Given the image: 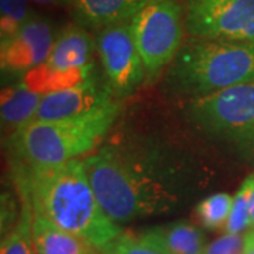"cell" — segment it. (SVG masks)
<instances>
[{
    "instance_id": "obj_1",
    "label": "cell",
    "mask_w": 254,
    "mask_h": 254,
    "mask_svg": "<svg viewBox=\"0 0 254 254\" xmlns=\"http://www.w3.org/2000/svg\"><path fill=\"white\" fill-rule=\"evenodd\" d=\"M103 210L125 225L175 209L192 184L187 160L150 138L123 136L83 158Z\"/></svg>"
},
{
    "instance_id": "obj_2",
    "label": "cell",
    "mask_w": 254,
    "mask_h": 254,
    "mask_svg": "<svg viewBox=\"0 0 254 254\" xmlns=\"http://www.w3.org/2000/svg\"><path fill=\"white\" fill-rule=\"evenodd\" d=\"M16 187L26 190L33 212L82 239L99 252L122 233L96 198L83 160H71L51 168L14 167Z\"/></svg>"
},
{
    "instance_id": "obj_3",
    "label": "cell",
    "mask_w": 254,
    "mask_h": 254,
    "mask_svg": "<svg viewBox=\"0 0 254 254\" xmlns=\"http://www.w3.org/2000/svg\"><path fill=\"white\" fill-rule=\"evenodd\" d=\"M120 105L115 100L105 108L81 116L53 122H30L10 134L9 147L14 167L23 170L51 168L103 144L116 122Z\"/></svg>"
},
{
    "instance_id": "obj_4",
    "label": "cell",
    "mask_w": 254,
    "mask_h": 254,
    "mask_svg": "<svg viewBox=\"0 0 254 254\" xmlns=\"http://www.w3.org/2000/svg\"><path fill=\"white\" fill-rule=\"evenodd\" d=\"M254 82V43L190 38L165 75V89L187 100Z\"/></svg>"
},
{
    "instance_id": "obj_5",
    "label": "cell",
    "mask_w": 254,
    "mask_h": 254,
    "mask_svg": "<svg viewBox=\"0 0 254 254\" xmlns=\"http://www.w3.org/2000/svg\"><path fill=\"white\" fill-rule=\"evenodd\" d=\"M185 113L200 134L254 165V82L188 100Z\"/></svg>"
},
{
    "instance_id": "obj_6",
    "label": "cell",
    "mask_w": 254,
    "mask_h": 254,
    "mask_svg": "<svg viewBox=\"0 0 254 254\" xmlns=\"http://www.w3.org/2000/svg\"><path fill=\"white\" fill-rule=\"evenodd\" d=\"M147 81L168 68L184 46V9L177 0H154L128 21Z\"/></svg>"
},
{
    "instance_id": "obj_7",
    "label": "cell",
    "mask_w": 254,
    "mask_h": 254,
    "mask_svg": "<svg viewBox=\"0 0 254 254\" xmlns=\"http://www.w3.org/2000/svg\"><path fill=\"white\" fill-rule=\"evenodd\" d=\"M192 38L254 43V0H182Z\"/></svg>"
},
{
    "instance_id": "obj_8",
    "label": "cell",
    "mask_w": 254,
    "mask_h": 254,
    "mask_svg": "<svg viewBox=\"0 0 254 254\" xmlns=\"http://www.w3.org/2000/svg\"><path fill=\"white\" fill-rule=\"evenodd\" d=\"M95 41L110 93L116 100L131 96L147 81V73L130 24L126 21L102 28Z\"/></svg>"
},
{
    "instance_id": "obj_9",
    "label": "cell",
    "mask_w": 254,
    "mask_h": 254,
    "mask_svg": "<svg viewBox=\"0 0 254 254\" xmlns=\"http://www.w3.org/2000/svg\"><path fill=\"white\" fill-rule=\"evenodd\" d=\"M54 41L55 31L51 21L43 16L31 14L14 34L1 38V75L23 78L46 63Z\"/></svg>"
},
{
    "instance_id": "obj_10",
    "label": "cell",
    "mask_w": 254,
    "mask_h": 254,
    "mask_svg": "<svg viewBox=\"0 0 254 254\" xmlns=\"http://www.w3.org/2000/svg\"><path fill=\"white\" fill-rule=\"evenodd\" d=\"M115 100L106 83H100L93 75L79 86L43 96L36 115L30 122H53L76 118L92 110L105 108Z\"/></svg>"
},
{
    "instance_id": "obj_11",
    "label": "cell",
    "mask_w": 254,
    "mask_h": 254,
    "mask_svg": "<svg viewBox=\"0 0 254 254\" xmlns=\"http://www.w3.org/2000/svg\"><path fill=\"white\" fill-rule=\"evenodd\" d=\"M76 24L102 30L126 23L154 0H69Z\"/></svg>"
},
{
    "instance_id": "obj_12",
    "label": "cell",
    "mask_w": 254,
    "mask_h": 254,
    "mask_svg": "<svg viewBox=\"0 0 254 254\" xmlns=\"http://www.w3.org/2000/svg\"><path fill=\"white\" fill-rule=\"evenodd\" d=\"M138 237L161 254H203L206 247L202 230L187 220L145 229Z\"/></svg>"
},
{
    "instance_id": "obj_13",
    "label": "cell",
    "mask_w": 254,
    "mask_h": 254,
    "mask_svg": "<svg viewBox=\"0 0 254 254\" xmlns=\"http://www.w3.org/2000/svg\"><path fill=\"white\" fill-rule=\"evenodd\" d=\"M96 41L79 24L64 27L55 37L54 46L46 60L47 65L60 69L82 68L92 64Z\"/></svg>"
},
{
    "instance_id": "obj_14",
    "label": "cell",
    "mask_w": 254,
    "mask_h": 254,
    "mask_svg": "<svg viewBox=\"0 0 254 254\" xmlns=\"http://www.w3.org/2000/svg\"><path fill=\"white\" fill-rule=\"evenodd\" d=\"M95 71V64L92 63L82 68L73 69H60L41 64L37 68L27 72L20 81L23 82L28 89L36 92L41 96H46L54 92L71 89L79 86L81 83L91 79Z\"/></svg>"
},
{
    "instance_id": "obj_15",
    "label": "cell",
    "mask_w": 254,
    "mask_h": 254,
    "mask_svg": "<svg viewBox=\"0 0 254 254\" xmlns=\"http://www.w3.org/2000/svg\"><path fill=\"white\" fill-rule=\"evenodd\" d=\"M33 239L37 254H96V249L38 213L33 219Z\"/></svg>"
},
{
    "instance_id": "obj_16",
    "label": "cell",
    "mask_w": 254,
    "mask_h": 254,
    "mask_svg": "<svg viewBox=\"0 0 254 254\" xmlns=\"http://www.w3.org/2000/svg\"><path fill=\"white\" fill-rule=\"evenodd\" d=\"M41 99V95L28 89L21 81L6 86L1 91L0 100L3 128H10L14 133L17 128L27 125L36 115Z\"/></svg>"
},
{
    "instance_id": "obj_17",
    "label": "cell",
    "mask_w": 254,
    "mask_h": 254,
    "mask_svg": "<svg viewBox=\"0 0 254 254\" xmlns=\"http://www.w3.org/2000/svg\"><path fill=\"white\" fill-rule=\"evenodd\" d=\"M18 190L20 195V216L14 227L1 239L0 254H37L33 239V219L34 212L27 192Z\"/></svg>"
},
{
    "instance_id": "obj_18",
    "label": "cell",
    "mask_w": 254,
    "mask_h": 254,
    "mask_svg": "<svg viewBox=\"0 0 254 254\" xmlns=\"http://www.w3.org/2000/svg\"><path fill=\"white\" fill-rule=\"evenodd\" d=\"M233 198L226 192L213 193L202 199L195 209L196 218L205 229L218 230L226 226L227 219L232 210Z\"/></svg>"
},
{
    "instance_id": "obj_19",
    "label": "cell",
    "mask_w": 254,
    "mask_h": 254,
    "mask_svg": "<svg viewBox=\"0 0 254 254\" xmlns=\"http://www.w3.org/2000/svg\"><path fill=\"white\" fill-rule=\"evenodd\" d=\"M254 188V173L247 175L233 196L232 210L225 230L230 235H240L250 227V199Z\"/></svg>"
},
{
    "instance_id": "obj_20",
    "label": "cell",
    "mask_w": 254,
    "mask_h": 254,
    "mask_svg": "<svg viewBox=\"0 0 254 254\" xmlns=\"http://www.w3.org/2000/svg\"><path fill=\"white\" fill-rule=\"evenodd\" d=\"M31 16L28 0H0V36H11Z\"/></svg>"
},
{
    "instance_id": "obj_21",
    "label": "cell",
    "mask_w": 254,
    "mask_h": 254,
    "mask_svg": "<svg viewBox=\"0 0 254 254\" xmlns=\"http://www.w3.org/2000/svg\"><path fill=\"white\" fill-rule=\"evenodd\" d=\"M99 254H161L151 246L144 243L138 235L122 232L115 240L102 247Z\"/></svg>"
},
{
    "instance_id": "obj_22",
    "label": "cell",
    "mask_w": 254,
    "mask_h": 254,
    "mask_svg": "<svg viewBox=\"0 0 254 254\" xmlns=\"http://www.w3.org/2000/svg\"><path fill=\"white\" fill-rule=\"evenodd\" d=\"M243 249L245 236L226 233L206 245L203 254H242Z\"/></svg>"
},
{
    "instance_id": "obj_23",
    "label": "cell",
    "mask_w": 254,
    "mask_h": 254,
    "mask_svg": "<svg viewBox=\"0 0 254 254\" xmlns=\"http://www.w3.org/2000/svg\"><path fill=\"white\" fill-rule=\"evenodd\" d=\"M242 254H254V229L245 236V249Z\"/></svg>"
},
{
    "instance_id": "obj_24",
    "label": "cell",
    "mask_w": 254,
    "mask_h": 254,
    "mask_svg": "<svg viewBox=\"0 0 254 254\" xmlns=\"http://www.w3.org/2000/svg\"><path fill=\"white\" fill-rule=\"evenodd\" d=\"M250 227L254 229V188L252 192V199H250Z\"/></svg>"
},
{
    "instance_id": "obj_25",
    "label": "cell",
    "mask_w": 254,
    "mask_h": 254,
    "mask_svg": "<svg viewBox=\"0 0 254 254\" xmlns=\"http://www.w3.org/2000/svg\"><path fill=\"white\" fill-rule=\"evenodd\" d=\"M33 1H36L38 4H55L61 0H33Z\"/></svg>"
}]
</instances>
